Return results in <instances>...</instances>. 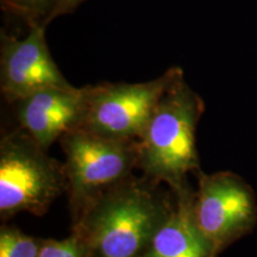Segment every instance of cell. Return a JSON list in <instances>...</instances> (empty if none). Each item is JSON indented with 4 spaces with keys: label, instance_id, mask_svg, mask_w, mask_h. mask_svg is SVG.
Wrapping results in <instances>:
<instances>
[{
    "label": "cell",
    "instance_id": "cell-1",
    "mask_svg": "<svg viewBox=\"0 0 257 257\" xmlns=\"http://www.w3.org/2000/svg\"><path fill=\"white\" fill-rule=\"evenodd\" d=\"M175 205L172 189L130 175L99 195L72 223L87 257H146Z\"/></svg>",
    "mask_w": 257,
    "mask_h": 257
},
{
    "label": "cell",
    "instance_id": "cell-2",
    "mask_svg": "<svg viewBox=\"0 0 257 257\" xmlns=\"http://www.w3.org/2000/svg\"><path fill=\"white\" fill-rule=\"evenodd\" d=\"M204 112V100L179 67L137 141V169L142 175L167 184L173 192L188 185L189 173L201 170L197 127Z\"/></svg>",
    "mask_w": 257,
    "mask_h": 257
},
{
    "label": "cell",
    "instance_id": "cell-3",
    "mask_svg": "<svg viewBox=\"0 0 257 257\" xmlns=\"http://www.w3.org/2000/svg\"><path fill=\"white\" fill-rule=\"evenodd\" d=\"M67 193L64 165L53 159L23 128L0 141V219L21 212L43 216L55 199Z\"/></svg>",
    "mask_w": 257,
    "mask_h": 257
},
{
    "label": "cell",
    "instance_id": "cell-4",
    "mask_svg": "<svg viewBox=\"0 0 257 257\" xmlns=\"http://www.w3.org/2000/svg\"><path fill=\"white\" fill-rule=\"evenodd\" d=\"M72 223L99 195L137 169V141L102 137L74 128L60 138Z\"/></svg>",
    "mask_w": 257,
    "mask_h": 257
},
{
    "label": "cell",
    "instance_id": "cell-5",
    "mask_svg": "<svg viewBox=\"0 0 257 257\" xmlns=\"http://www.w3.org/2000/svg\"><path fill=\"white\" fill-rule=\"evenodd\" d=\"M178 70L179 67H172L146 82L88 85L87 111L81 128L102 137L138 141Z\"/></svg>",
    "mask_w": 257,
    "mask_h": 257
},
{
    "label": "cell",
    "instance_id": "cell-6",
    "mask_svg": "<svg viewBox=\"0 0 257 257\" xmlns=\"http://www.w3.org/2000/svg\"><path fill=\"white\" fill-rule=\"evenodd\" d=\"M193 210L198 226L220 253L246 236L257 224V200L253 189L232 172L195 173Z\"/></svg>",
    "mask_w": 257,
    "mask_h": 257
},
{
    "label": "cell",
    "instance_id": "cell-7",
    "mask_svg": "<svg viewBox=\"0 0 257 257\" xmlns=\"http://www.w3.org/2000/svg\"><path fill=\"white\" fill-rule=\"evenodd\" d=\"M46 29L32 25L23 38L2 31L0 88L8 104L40 89L70 86L51 56Z\"/></svg>",
    "mask_w": 257,
    "mask_h": 257
},
{
    "label": "cell",
    "instance_id": "cell-8",
    "mask_svg": "<svg viewBox=\"0 0 257 257\" xmlns=\"http://www.w3.org/2000/svg\"><path fill=\"white\" fill-rule=\"evenodd\" d=\"M88 85L40 89L11 102L19 127L42 148L49 147L64 134L81 127L87 111Z\"/></svg>",
    "mask_w": 257,
    "mask_h": 257
},
{
    "label": "cell",
    "instance_id": "cell-9",
    "mask_svg": "<svg viewBox=\"0 0 257 257\" xmlns=\"http://www.w3.org/2000/svg\"><path fill=\"white\" fill-rule=\"evenodd\" d=\"M173 193L174 208L157 230L146 257H218L219 253L195 220L191 186Z\"/></svg>",
    "mask_w": 257,
    "mask_h": 257
},
{
    "label": "cell",
    "instance_id": "cell-10",
    "mask_svg": "<svg viewBox=\"0 0 257 257\" xmlns=\"http://www.w3.org/2000/svg\"><path fill=\"white\" fill-rule=\"evenodd\" d=\"M43 239L25 234L14 225L0 227V257H38Z\"/></svg>",
    "mask_w": 257,
    "mask_h": 257
},
{
    "label": "cell",
    "instance_id": "cell-11",
    "mask_svg": "<svg viewBox=\"0 0 257 257\" xmlns=\"http://www.w3.org/2000/svg\"><path fill=\"white\" fill-rule=\"evenodd\" d=\"M60 0H2L4 11L21 18L30 28L32 25H47L49 17Z\"/></svg>",
    "mask_w": 257,
    "mask_h": 257
},
{
    "label": "cell",
    "instance_id": "cell-12",
    "mask_svg": "<svg viewBox=\"0 0 257 257\" xmlns=\"http://www.w3.org/2000/svg\"><path fill=\"white\" fill-rule=\"evenodd\" d=\"M38 257H87L85 245L76 234L62 240L43 239Z\"/></svg>",
    "mask_w": 257,
    "mask_h": 257
},
{
    "label": "cell",
    "instance_id": "cell-13",
    "mask_svg": "<svg viewBox=\"0 0 257 257\" xmlns=\"http://www.w3.org/2000/svg\"><path fill=\"white\" fill-rule=\"evenodd\" d=\"M85 2L86 0H60V2L57 3V5L55 6V9L51 11L49 17H48L47 25H49V23H51L53 21H55V19H57L59 17L73 14V12Z\"/></svg>",
    "mask_w": 257,
    "mask_h": 257
}]
</instances>
